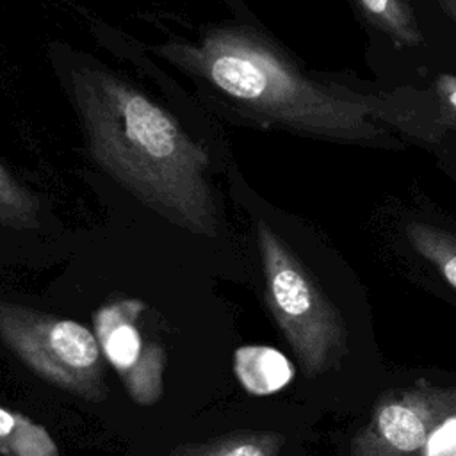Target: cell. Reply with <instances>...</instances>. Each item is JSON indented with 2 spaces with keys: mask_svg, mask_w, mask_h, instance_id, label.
I'll return each instance as SVG.
<instances>
[{
  "mask_svg": "<svg viewBox=\"0 0 456 456\" xmlns=\"http://www.w3.org/2000/svg\"><path fill=\"white\" fill-rule=\"evenodd\" d=\"M69 86L98 166L173 224L216 235L219 212L207 150L164 107L112 71L80 66Z\"/></svg>",
  "mask_w": 456,
  "mask_h": 456,
  "instance_id": "obj_1",
  "label": "cell"
},
{
  "mask_svg": "<svg viewBox=\"0 0 456 456\" xmlns=\"http://www.w3.org/2000/svg\"><path fill=\"white\" fill-rule=\"evenodd\" d=\"M155 52L262 121L349 142L387 135L372 119L370 105L306 77L283 52L248 27H214L192 43H169Z\"/></svg>",
  "mask_w": 456,
  "mask_h": 456,
  "instance_id": "obj_2",
  "label": "cell"
},
{
  "mask_svg": "<svg viewBox=\"0 0 456 456\" xmlns=\"http://www.w3.org/2000/svg\"><path fill=\"white\" fill-rule=\"evenodd\" d=\"M256 244L267 306L305 376L315 378L346 354V324L305 265L264 221L256 223Z\"/></svg>",
  "mask_w": 456,
  "mask_h": 456,
  "instance_id": "obj_3",
  "label": "cell"
},
{
  "mask_svg": "<svg viewBox=\"0 0 456 456\" xmlns=\"http://www.w3.org/2000/svg\"><path fill=\"white\" fill-rule=\"evenodd\" d=\"M0 340L48 383L89 401L105 395V358L94 331L84 324L0 301Z\"/></svg>",
  "mask_w": 456,
  "mask_h": 456,
  "instance_id": "obj_4",
  "label": "cell"
},
{
  "mask_svg": "<svg viewBox=\"0 0 456 456\" xmlns=\"http://www.w3.org/2000/svg\"><path fill=\"white\" fill-rule=\"evenodd\" d=\"M93 331L130 399L141 406L157 404L164 394L167 349L150 324L146 303L119 297L102 305L94 312Z\"/></svg>",
  "mask_w": 456,
  "mask_h": 456,
  "instance_id": "obj_5",
  "label": "cell"
},
{
  "mask_svg": "<svg viewBox=\"0 0 456 456\" xmlns=\"http://www.w3.org/2000/svg\"><path fill=\"white\" fill-rule=\"evenodd\" d=\"M456 415V387L417 381L387 394L351 442L349 456H415Z\"/></svg>",
  "mask_w": 456,
  "mask_h": 456,
  "instance_id": "obj_6",
  "label": "cell"
},
{
  "mask_svg": "<svg viewBox=\"0 0 456 456\" xmlns=\"http://www.w3.org/2000/svg\"><path fill=\"white\" fill-rule=\"evenodd\" d=\"M233 372L253 395H269L290 383L294 367L289 358L269 346H242L233 353Z\"/></svg>",
  "mask_w": 456,
  "mask_h": 456,
  "instance_id": "obj_7",
  "label": "cell"
},
{
  "mask_svg": "<svg viewBox=\"0 0 456 456\" xmlns=\"http://www.w3.org/2000/svg\"><path fill=\"white\" fill-rule=\"evenodd\" d=\"M283 438L273 431H233L176 445L169 456H278Z\"/></svg>",
  "mask_w": 456,
  "mask_h": 456,
  "instance_id": "obj_8",
  "label": "cell"
},
{
  "mask_svg": "<svg viewBox=\"0 0 456 456\" xmlns=\"http://www.w3.org/2000/svg\"><path fill=\"white\" fill-rule=\"evenodd\" d=\"M0 451L4 456H62L41 424L4 406H0Z\"/></svg>",
  "mask_w": 456,
  "mask_h": 456,
  "instance_id": "obj_9",
  "label": "cell"
},
{
  "mask_svg": "<svg viewBox=\"0 0 456 456\" xmlns=\"http://www.w3.org/2000/svg\"><path fill=\"white\" fill-rule=\"evenodd\" d=\"M404 232L411 248L431 262L444 280L456 289V235L419 221L408 223Z\"/></svg>",
  "mask_w": 456,
  "mask_h": 456,
  "instance_id": "obj_10",
  "label": "cell"
},
{
  "mask_svg": "<svg viewBox=\"0 0 456 456\" xmlns=\"http://www.w3.org/2000/svg\"><path fill=\"white\" fill-rule=\"evenodd\" d=\"M39 212V198L0 164V224L36 228Z\"/></svg>",
  "mask_w": 456,
  "mask_h": 456,
  "instance_id": "obj_11",
  "label": "cell"
},
{
  "mask_svg": "<svg viewBox=\"0 0 456 456\" xmlns=\"http://www.w3.org/2000/svg\"><path fill=\"white\" fill-rule=\"evenodd\" d=\"M367 16L390 37L406 46H419L422 34L410 9L401 0H360Z\"/></svg>",
  "mask_w": 456,
  "mask_h": 456,
  "instance_id": "obj_12",
  "label": "cell"
},
{
  "mask_svg": "<svg viewBox=\"0 0 456 456\" xmlns=\"http://www.w3.org/2000/svg\"><path fill=\"white\" fill-rule=\"evenodd\" d=\"M422 456H456V415L445 419L429 436Z\"/></svg>",
  "mask_w": 456,
  "mask_h": 456,
  "instance_id": "obj_13",
  "label": "cell"
},
{
  "mask_svg": "<svg viewBox=\"0 0 456 456\" xmlns=\"http://www.w3.org/2000/svg\"><path fill=\"white\" fill-rule=\"evenodd\" d=\"M435 87L444 107L456 116V75H449V73L438 75Z\"/></svg>",
  "mask_w": 456,
  "mask_h": 456,
  "instance_id": "obj_14",
  "label": "cell"
},
{
  "mask_svg": "<svg viewBox=\"0 0 456 456\" xmlns=\"http://www.w3.org/2000/svg\"><path fill=\"white\" fill-rule=\"evenodd\" d=\"M438 4L456 21V0H438Z\"/></svg>",
  "mask_w": 456,
  "mask_h": 456,
  "instance_id": "obj_15",
  "label": "cell"
},
{
  "mask_svg": "<svg viewBox=\"0 0 456 456\" xmlns=\"http://www.w3.org/2000/svg\"><path fill=\"white\" fill-rule=\"evenodd\" d=\"M0 456H4V454H2V451H0Z\"/></svg>",
  "mask_w": 456,
  "mask_h": 456,
  "instance_id": "obj_16",
  "label": "cell"
}]
</instances>
